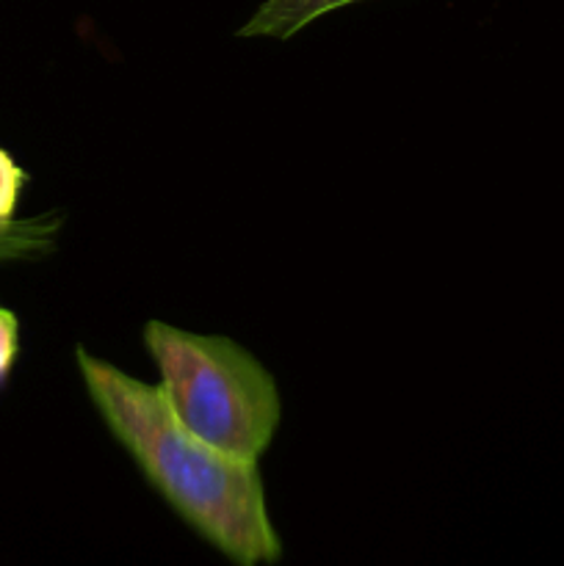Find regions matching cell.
Segmentation results:
<instances>
[{
    "label": "cell",
    "mask_w": 564,
    "mask_h": 566,
    "mask_svg": "<svg viewBox=\"0 0 564 566\" xmlns=\"http://www.w3.org/2000/svg\"><path fill=\"white\" fill-rule=\"evenodd\" d=\"M88 401L116 442L138 464L147 484L177 517L236 566L282 558V542L265 506L260 464L205 442L175 418L158 385L75 348Z\"/></svg>",
    "instance_id": "1"
},
{
    "label": "cell",
    "mask_w": 564,
    "mask_h": 566,
    "mask_svg": "<svg viewBox=\"0 0 564 566\" xmlns=\"http://www.w3.org/2000/svg\"><path fill=\"white\" fill-rule=\"evenodd\" d=\"M175 418L219 451L260 462L282 423V398L265 365L230 337L194 335L164 321L144 324Z\"/></svg>",
    "instance_id": "2"
},
{
    "label": "cell",
    "mask_w": 564,
    "mask_h": 566,
    "mask_svg": "<svg viewBox=\"0 0 564 566\" xmlns=\"http://www.w3.org/2000/svg\"><path fill=\"white\" fill-rule=\"evenodd\" d=\"M359 3V0H263L260 9L249 17L247 25L238 31L241 39H291L310 22L343 6Z\"/></svg>",
    "instance_id": "3"
},
{
    "label": "cell",
    "mask_w": 564,
    "mask_h": 566,
    "mask_svg": "<svg viewBox=\"0 0 564 566\" xmlns=\"http://www.w3.org/2000/svg\"><path fill=\"white\" fill-rule=\"evenodd\" d=\"M61 224L64 219L59 213H44L33 219H14L0 227V265L36 260L53 252Z\"/></svg>",
    "instance_id": "4"
},
{
    "label": "cell",
    "mask_w": 564,
    "mask_h": 566,
    "mask_svg": "<svg viewBox=\"0 0 564 566\" xmlns=\"http://www.w3.org/2000/svg\"><path fill=\"white\" fill-rule=\"evenodd\" d=\"M28 182L25 169L0 147V227L14 221V210L20 205L22 186Z\"/></svg>",
    "instance_id": "5"
},
{
    "label": "cell",
    "mask_w": 564,
    "mask_h": 566,
    "mask_svg": "<svg viewBox=\"0 0 564 566\" xmlns=\"http://www.w3.org/2000/svg\"><path fill=\"white\" fill-rule=\"evenodd\" d=\"M20 354V321L11 310L0 307V385L9 379Z\"/></svg>",
    "instance_id": "6"
}]
</instances>
